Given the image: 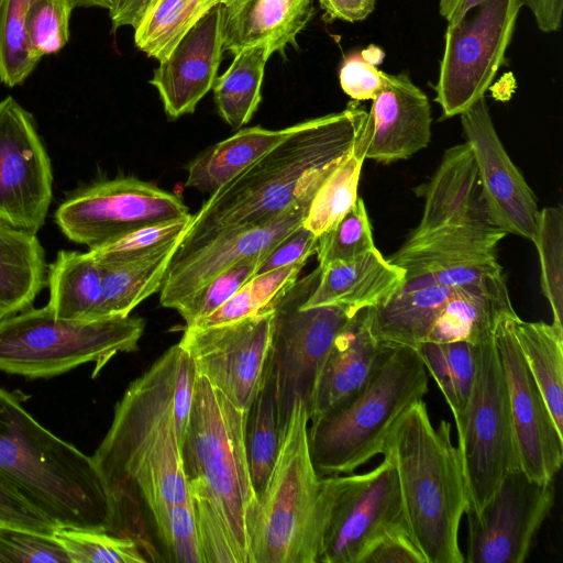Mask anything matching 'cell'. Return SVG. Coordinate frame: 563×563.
<instances>
[{"label":"cell","instance_id":"cell-1","mask_svg":"<svg viewBox=\"0 0 563 563\" xmlns=\"http://www.w3.org/2000/svg\"><path fill=\"white\" fill-rule=\"evenodd\" d=\"M358 102L292 125L280 143L212 192L172 260L228 232L263 225L319 189L366 126L368 112Z\"/></svg>","mask_w":563,"mask_h":563},{"label":"cell","instance_id":"cell-2","mask_svg":"<svg viewBox=\"0 0 563 563\" xmlns=\"http://www.w3.org/2000/svg\"><path fill=\"white\" fill-rule=\"evenodd\" d=\"M180 353L173 345L129 385L91 456L108 493L111 525L124 519L136 496L151 517L191 501L175 417Z\"/></svg>","mask_w":563,"mask_h":563},{"label":"cell","instance_id":"cell-3","mask_svg":"<svg viewBox=\"0 0 563 563\" xmlns=\"http://www.w3.org/2000/svg\"><path fill=\"white\" fill-rule=\"evenodd\" d=\"M245 420L246 410L198 374L181 457L205 563H251L246 519L256 495Z\"/></svg>","mask_w":563,"mask_h":563},{"label":"cell","instance_id":"cell-4","mask_svg":"<svg viewBox=\"0 0 563 563\" xmlns=\"http://www.w3.org/2000/svg\"><path fill=\"white\" fill-rule=\"evenodd\" d=\"M0 482L58 528L110 533L112 510L92 462L0 387Z\"/></svg>","mask_w":563,"mask_h":563},{"label":"cell","instance_id":"cell-5","mask_svg":"<svg viewBox=\"0 0 563 563\" xmlns=\"http://www.w3.org/2000/svg\"><path fill=\"white\" fill-rule=\"evenodd\" d=\"M383 453L395 464L406 522L426 563H464L459 530L470 498L451 423L434 427L419 399L391 426Z\"/></svg>","mask_w":563,"mask_h":563},{"label":"cell","instance_id":"cell-6","mask_svg":"<svg viewBox=\"0 0 563 563\" xmlns=\"http://www.w3.org/2000/svg\"><path fill=\"white\" fill-rule=\"evenodd\" d=\"M306 402L297 398L271 476L246 519L251 563H318L322 477L308 442Z\"/></svg>","mask_w":563,"mask_h":563},{"label":"cell","instance_id":"cell-7","mask_svg":"<svg viewBox=\"0 0 563 563\" xmlns=\"http://www.w3.org/2000/svg\"><path fill=\"white\" fill-rule=\"evenodd\" d=\"M426 367L412 347L390 346L364 387L309 421L311 460L321 476L350 474L383 454L397 418L428 393Z\"/></svg>","mask_w":563,"mask_h":563},{"label":"cell","instance_id":"cell-8","mask_svg":"<svg viewBox=\"0 0 563 563\" xmlns=\"http://www.w3.org/2000/svg\"><path fill=\"white\" fill-rule=\"evenodd\" d=\"M141 318H57L49 308H27L0 321V371L47 378L93 363L95 373L118 353L133 352L143 335Z\"/></svg>","mask_w":563,"mask_h":563},{"label":"cell","instance_id":"cell-9","mask_svg":"<svg viewBox=\"0 0 563 563\" xmlns=\"http://www.w3.org/2000/svg\"><path fill=\"white\" fill-rule=\"evenodd\" d=\"M321 272L318 265L310 274L297 279L273 305L271 372L283 427L297 398L308 406L336 335L354 316L338 305L302 307L317 287Z\"/></svg>","mask_w":563,"mask_h":563},{"label":"cell","instance_id":"cell-10","mask_svg":"<svg viewBox=\"0 0 563 563\" xmlns=\"http://www.w3.org/2000/svg\"><path fill=\"white\" fill-rule=\"evenodd\" d=\"M456 431L468 508L478 514L504 476L520 468L507 384L493 336L477 344L473 389Z\"/></svg>","mask_w":563,"mask_h":563},{"label":"cell","instance_id":"cell-11","mask_svg":"<svg viewBox=\"0 0 563 563\" xmlns=\"http://www.w3.org/2000/svg\"><path fill=\"white\" fill-rule=\"evenodd\" d=\"M364 474L322 477L318 563H358L389 530L407 525L389 454Z\"/></svg>","mask_w":563,"mask_h":563},{"label":"cell","instance_id":"cell-12","mask_svg":"<svg viewBox=\"0 0 563 563\" xmlns=\"http://www.w3.org/2000/svg\"><path fill=\"white\" fill-rule=\"evenodd\" d=\"M522 0H485L460 21L448 24L435 84L443 118L460 115L485 97L504 64Z\"/></svg>","mask_w":563,"mask_h":563},{"label":"cell","instance_id":"cell-13","mask_svg":"<svg viewBox=\"0 0 563 563\" xmlns=\"http://www.w3.org/2000/svg\"><path fill=\"white\" fill-rule=\"evenodd\" d=\"M190 212L181 198L134 177L100 181L63 202L55 212L60 231L95 249L140 228Z\"/></svg>","mask_w":563,"mask_h":563},{"label":"cell","instance_id":"cell-14","mask_svg":"<svg viewBox=\"0 0 563 563\" xmlns=\"http://www.w3.org/2000/svg\"><path fill=\"white\" fill-rule=\"evenodd\" d=\"M273 333L271 307L223 324L186 327L178 344L198 374L247 411L269 369Z\"/></svg>","mask_w":563,"mask_h":563},{"label":"cell","instance_id":"cell-15","mask_svg":"<svg viewBox=\"0 0 563 563\" xmlns=\"http://www.w3.org/2000/svg\"><path fill=\"white\" fill-rule=\"evenodd\" d=\"M554 484L510 471L478 514L467 508L465 562L522 563L554 504Z\"/></svg>","mask_w":563,"mask_h":563},{"label":"cell","instance_id":"cell-16","mask_svg":"<svg viewBox=\"0 0 563 563\" xmlns=\"http://www.w3.org/2000/svg\"><path fill=\"white\" fill-rule=\"evenodd\" d=\"M507 235L494 223L444 227L406 242L388 260L406 272L398 291L466 286L503 274L497 245Z\"/></svg>","mask_w":563,"mask_h":563},{"label":"cell","instance_id":"cell-17","mask_svg":"<svg viewBox=\"0 0 563 563\" xmlns=\"http://www.w3.org/2000/svg\"><path fill=\"white\" fill-rule=\"evenodd\" d=\"M51 162L34 119L11 96L0 101V222L36 233L53 195Z\"/></svg>","mask_w":563,"mask_h":563},{"label":"cell","instance_id":"cell-18","mask_svg":"<svg viewBox=\"0 0 563 563\" xmlns=\"http://www.w3.org/2000/svg\"><path fill=\"white\" fill-rule=\"evenodd\" d=\"M515 316L499 320L493 339L507 384L519 465L529 478L552 482L563 462V433L517 344L511 325Z\"/></svg>","mask_w":563,"mask_h":563},{"label":"cell","instance_id":"cell-19","mask_svg":"<svg viewBox=\"0 0 563 563\" xmlns=\"http://www.w3.org/2000/svg\"><path fill=\"white\" fill-rule=\"evenodd\" d=\"M484 202L493 222L507 234L533 241L539 206L525 177L510 159L493 123L485 97L460 114Z\"/></svg>","mask_w":563,"mask_h":563},{"label":"cell","instance_id":"cell-20","mask_svg":"<svg viewBox=\"0 0 563 563\" xmlns=\"http://www.w3.org/2000/svg\"><path fill=\"white\" fill-rule=\"evenodd\" d=\"M317 190L305 194L263 225L228 232L180 258L172 260L159 289L161 305L176 310L220 273L241 261L267 254L303 223Z\"/></svg>","mask_w":563,"mask_h":563},{"label":"cell","instance_id":"cell-21","mask_svg":"<svg viewBox=\"0 0 563 563\" xmlns=\"http://www.w3.org/2000/svg\"><path fill=\"white\" fill-rule=\"evenodd\" d=\"M223 52L219 3L159 62L150 80L170 119L192 113L212 89Z\"/></svg>","mask_w":563,"mask_h":563},{"label":"cell","instance_id":"cell-22","mask_svg":"<svg viewBox=\"0 0 563 563\" xmlns=\"http://www.w3.org/2000/svg\"><path fill=\"white\" fill-rule=\"evenodd\" d=\"M385 86L372 100L365 158L389 164L406 159L431 140V106L407 71L385 74Z\"/></svg>","mask_w":563,"mask_h":563},{"label":"cell","instance_id":"cell-23","mask_svg":"<svg viewBox=\"0 0 563 563\" xmlns=\"http://www.w3.org/2000/svg\"><path fill=\"white\" fill-rule=\"evenodd\" d=\"M388 350L371 330L368 308L356 312L336 335L320 369L307 406L309 421L357 394Z\"/></svg>","mask_w":563,"mask_h":563},{"label":"cell","instance_id":"cell-24","mask_svg":"<svg viewBox=\"0 0 563 563\" xmlns=\"http://www.w3.org/2000/svg\"><path fill=\"white\" fill-rule=\"evenodd\" d=\"M419 190L424 198L423 212L408 239L449 225L494 223L467 142L448 148L431 179Z\"/></svg>","mask_w":563,"mask_h":563},{"label":"cell","instance_id":"cell-25","mask_svg":"<svg viewBox=\"0 0 563 563\" xmlns=\"http://www.w3.org/2000/svg\"><path fill=\"white\" fill-rule=\"evenodd\" d=\"M314 12L313 0H221L223 51L263 46L269 55H284Z\"/></svg>","mask_w":563,"mask_h":563},{"label":"cell","instance_id":"cell-26","mask_svg":"<svg viewBox=\"0 0 563 563\" xmlns=\"http://www.w3.org/2000/svg\"><path fill=\"white\" fill-rule=\"evenodd\" d=\"M314 290L302 307L338 305L355 314L390 299L405 284L406 272L377 247L349 262L321 267Z\"/></svg>","mask_w":563,"mask_h":563},{"label":"cell","instance_id":"cell-27","mask_svg":"<svg viewBox=\"0 0 563 563\" xmlns=\"http://www.w3.org/2000/svg\"><path fill=\"white\" fill-rule=\"evenodd\" d=\"M516 314L504 273L459 286L433 323L427 341L478 344L493 336L504 317Z\"/></svg>","mask_w":563,"mask_h":563},{"label":"cell","instance_id":"cell-28","mask_svg":"<svg viewBox=\"0 0 563 563\" xmlns=\"http://www.w3.org/2000/svg\"><path fill=\"white\" fill-rule=\"evenodd\" d=\"M457 287L432 285L397 291L382 305L368 308L374 336L385 345L416 349L428 334Z\"/></svg>","mask_w":563,"mask_h":563},{"label":"cell","instance_id":"cell-29","mask_svg":"<svg viewBox=\"0 0 563 563\" xmlns=\"http://www.w3.org/2000/svg\"><path fill=\"white\" fill-rule=\"evenodd\" d=\"M291 129H240L229 139L202 151L188 164L185 186L211 195L280 143Z\"/></svg>","mask_w":563,"mask_h":563},{"label":"cell","instance_id":"cell-30","mask_svg":"<svg viewBox=\"0 0 563 563\" xmlns=\"http://www.w3.org/2000/svg\"><path fill=\"white\" fill-rule=\"evenodd\" d=\"M44 250L26 230L0 222V313L30 308L45 284Z\"/></svg>","mask_w":563,"mask_h":563},{"label":"cell","instance_id":"cell-31","mask_svg":"<svg viewBox=\"0 0 563 563\" xmlns=\"http://www.w3.org/2000/svg\"><path fill=\"white\" fill-rule=\"evenodd\" d=\"M47 277V307L57 318L102 319V268L89 252L59 251Z\"/></svg>","mask_w":563,"mask_h":563},{"label":"cell","instance_id":"cell-32","mask_svg":"<svg viewBox=\"0 0 563 563\" xmlns=\"http://www.w3.org/2000/svg\"><path fill=\"white\" fill-rule=\"evenodd\" d=\"M511 325L554 423L563 433V332L552 323L525 321L518 314Z\"/></svg>","mask_w":563,"mask_h":563},{"label":"cell","instance_id":"cell-33","mask_svg":"<svg viewBox=\"0 0 563 563\" xmlns=\"http://www.w3.org/2000/svg\"><path fill=\"white\" fill-rule=\"evenodd\" d=\"M179 244L135 262L101 266V318L128 317L144 299L158 291Z\"/></svg>","mask_w":563,"mask_h":563},{"label":"cell","instance_id":"cell-34","mask_svg":"<svg viewBox=\"0 0 563 563\" xmlns=\"http://www.w3.org/2000/svg\"><path fill=\"white\" fill-rule=\"evenodd\" d=\"M269 54L252 46L234 54V59L212 87L220 117L234 130L250 122L262 100L264 69Z\"/></svg>","mask_w":563,"mask_h":563},{"label":"cell","instance_id":"cell-35","mask_svg":"<svg viewBox=\"0 0 563 563\" xmlns=\"http://www.w3.org/2000/svg\"><path fill=\"white\" fill-rule=\"evenodd\" d=\"M282 430L269 365L265 380L246 411L244 429L246 459L256 498L262 494L275 465Z\"/></svg>","mask_w":563,"mask_h":563},{"label":"cell","instance_id":"cell-36","mask_svg":"<svg viewBox=\"0 0 563 563\" xmlns=\"http://www.w3.org/2000/svg\"><path fill=\"white\" fill-rule=\"evenodd\" d=\"M415 350L442 391L457 428L464 418L473 389L477 344L465 341L423 342Z\"/></svg>","mask_w":563,"mask_h":563},{"label":"cell","instance_id":"cell-37","mask_svg":"<svg viewBox=\"0 0 563 563\" xmlns=\"http://www.w3.org/2000/svg\"><path fill=\"white\" fill-rule=\"evenodd\" d=\"M221 0H154L134 30V44L148 57L164 60L184 35Z\"/></svg>","mask_w":563,"mask_h":563},{"label":"cell","instance_id":"cell-38","mask_svg":"<svg viewBox=\"0 0 563 563\" xmlns=\"http://www.w3.org/2000/svg\"><path fill=\"white\" fill-rule=\"evenodd\" d=\"M367 139L365 126L350 153L317 190L302 223L317 236L332 228L355 203Z\"/></svg>","mask_w":563,"mask_h":563},{"label":"cell","instance_id":"cell-39","mask_svg":"<svg viewBox=\"0 0 563 563\" xmlns=\"http://www.w3.org/2000/svg\"><path fill=\"white\" fill-rule=\"evenodd\" d=\"M305 262L255 274L229 300L192 325L205 328L236 321L273 307L298 279Z\"/></svg>","mask_w":563,"mask_h":563},{"label":"cell","instance_id":"cell-40","mask_svg":"<svg viewBox=\"0 0 563 563\" xmlns=\"http://www.w3.org/2000/svg\"><path fill=\"white\" fill-rule=\"evenodd\" d=\"M541 289L552 311V324L563 332V212L562 207L539 211L536 235Z\"/></svg>","mask_w":563,"mask_h":563},{"label":"cell","instance_id":"cell-41","mask_svg":"<svg viewBox=\"0 0 563 563\" xmlns=\"http://www.w3.org/2000/svg\"><path fill=\"white\" fill-rule=\"evenodd\" d=\"M33 0H0V81L21 85L38 62L30 46L26 12Z\"/></svg>","mask_w":563,"mask_h":563},{"label":"cell","instance_id":"cell-42","mask_svg":"<svg viewBox=\"0 0 563 563\" xmlns=\"http://www.w3.org/2000/svg\"><path fill=\"white\" fill-rule=\"evenodd\" d=\"M192 216L158 222L132 231L88 252L101 266H117L153 256L185 236Z\"/></svg>","mask_w":563,"mask_h":563},{"label":"cell","instance_id":"cell-43","mask_svg":"<svg viewBox=\"0 0 563 563\" xmlns=\"http://www.w3.org/2000/svg\"><path fill=\"white\" fill-rule=\"evenodd\" d=\"M71 563H144L139 543L103 530L57 528L52 536Z\"/></svg>","mask_w":563,"mask_h":563},{"label":"cell","instance_id":"cell-44","mask_svg":"<svg viewBox=\"0 0 563 563\" xmlns=\"http://www.w3.org/2000/svg\"><path fill=\"white\" fill-rule=\"evenodd\" d=\"M376 246L364 200L357 197L353 207L332 228L318 236L317 257L320 267L334 262H349Z\"/></svg>","mask_w":563,"mask_h":563},{"label":"cell","instance_id":"cell-45","mask_svg":"<svg viewBox=\"0 0 563 563\" xmlns=\"http://www.w3.org/2000/svg\"><path fill=\"white\" fill-rule=\"evenodd\" d=\"M152 520L167 561L205 563L191 501L169 505Z\"/></svg>","mask_w":563,"mask_h":563},{"label":"cell","instance_id":"cell-46","mask_svg":"<svg viewBox=\"0 0 563 563\" xmlns=\"http://www.w3.org/2000/svg\"><path fill=\"white\" fill-rule=\"evenodd\" d=\"M70 0H33L26 12L31 49L37 58L58 53L69 40Z\"/></svg>","mask_w":563,"mask_h":563},{"label":"cell","instance_id":"cell-47","mask_svg":"<svg viewBox=\"0 0 563 563\" xmlns=\"http://www.w3.org/2000/svg\"><path fill=\"white\" fill-rule=\"evenodd\" d=\"M266 255V254H265ZM265 255L236 263L195 291L176 311L192 325L209 316L229 300L250 278H252Z\"/></svg>","mask_w":563,"mask_h":563},{"label":"cell","instance_id":"cell-48","mask_svg":"<svg viewBox=\"0 0 563 563\" xmlns=\"http://www.w3.org/2000/svg\"><path fill=\"white\" fill-rule=\"evenodd\" d=\"M0 563H71L52 537L0 526Z\"/></svg>","mask_w":563,"mask_h":563},{"label":"cell","instance_id":"cell-49","mask_svg":"<svg viewBox=\"0 0 563 563\" xmlns=\"http://www.w3.org/2000/svg\"><path fill=\"white\" fill-rule=\"evenodd\" d=\"M358 563H426L407 525L396 527L377 539Z\"/></svg>","mask_w":563,"mask_h":563},{"label":"cell","instance_id":"cell-50","mask_svg":"<svg viewBox=\"0 0 563 563\" xmlns=\"http://www.w3.org/2000/svg\"><path fill=\"white\" fill-rule=\"evenodd\" d=\"M385 71L362 56L346 58L339 73L342 90L355 101L373 100L385 86Z\"/></svg>","mask_w":563,"mask_h":563},{"label":"cell","instance_id":"cell-51","mask_svg":"<svg viewBox=\"0 0 563 563\" xmlns=\"http://www.w3.org/2000/svg\"><path fill=\"white\" fill-rule=\"evenodd\" d=\"M0 526L53 536L58 528L21 496L0 482Z\"/></svg>","mask_w":563,"mask_h":563},{"label":"cell","instance_id":"cell-52","mask_svg":"<svg viewBox=\"0 0 563 563\" xmlns=\"http://www.w3.org/2000/svg\"><path fill=\"white\" fill-rule=\"evenodd\" d=\"M318 236L300 224L275 245L263 258L256 274L266 273L285 265L307 262L316 254Z\"/></svg>","mask_w":563,"mask_h":563},{"label":"cell","instance_id":"cell-53","mask_svg":"<svg viewBox=\"0 0 563 563\" xmlns=\"http://www.w3.org/2000/svg\"><path fill=\"white\" fill-rule=\"evenodd\" d=\"M323 11L322 19L330 23L336 20L360 22L374 11L377 0H318Z\"/></svg>","mask_w":563,"mask_h":563},{"label":"cell","instance_id":"cell-54","mask_svg":"<svg viewBox=\"0 0 563 563\" xmlns=\"http://www.w3.org/2000/svg\"><path fill=\"white\" fill-rule=\"evenodd\" d=\"M153 0H111L109 15L113 31L129 25L134 30L141 24Z\"/></svg>","mask_w":563,"mask_h":563},{"label":"cell","instance_id":"cell-55","mask_svg":"<svg viewBox=\"0 0 563 563\" xmlns=\"http://www.w3.org/2000/svg\"><path fill=\"white\" fill-rule=\"evenodd\" d=\"M531 11L541 32L553 33L560 30L563 18V0H522Z\"/></svg>","mask_w":563,"mask_h":563},{"label":"cell","instance_id":"cell-56","mask_svg":"<svg viewBox=\"0 0 563 563\" xmlns=\"http://www.w3.org/2000/svg\"><path fill=\"white\" fill-rule=\"evenodd\" d=\"M485 0H440L439 12L446 20L448 24H453L463 19L471 10Z\"/></svg>","mask_w":563,"mask_h":563},{"label":"cell","instance_id":"cell-57","mask_svg":"<svg viewBox=\"0 0 563 563\" xmlns=\"http://www.w3.org/2000/svg\"><path fill=\"white\" fill-rule=\"evenodd\" d=\"M361 56L365 60H367V62H369V63H372V64L377 66L378 64L382 63V59L384 57V53L378 47L371 46L367 49L363 51L361 53Z\"/></svg>","mask_w":563,"mask_h":563},{"label":"cell","instance_id":"cell-58","mask_svg":"<svg viewBox=\"0 0 563 563\" xmlns=\"http://www.w3.org/2000/svg\"><path fill=\"white\" fill-rule=\"evenodd\" d=\"M75 8H88V7H99L102 9H109L111 4V0H70Z\"/></svg>","mask_w":563,"mask_h":563},{"label":"cell","instance_id":"cell-59","mask_svg":"<svg viewBox=\"0 0 563 563\" xmlns=\"http://www.w3.org/2000/svg\"><path fill=\"white\" fill-rule=\"evenodd\" d=\"M5 318L3 314L0 313V321Z\"/></svg>","mask_w":563,"mask_h":563},{"label":"cell","instance_id":"cell-60","mask_svg":"<svg viewBox=\"0 0 563 563\" xmlns=\"http://www.w3.org/2000/svg\"><path fill=\"white\" fill-rule=\"evenodd\" d=\"M154 1V0H153Z\"/></svg>","mask_w":563,"mask_h":563}]
</instances>
